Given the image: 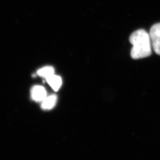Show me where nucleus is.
I'll use <instances>...</instances> for the list:
<instances>
[{"mask_svg": "<svg viewBox=\"0 0 160 160\" xmlns=\"http://www.w3.org/2000/svg\"><path fill=\"white\" fill-rule=\"evenodd\" d=\"M129 41L133 47L131 56L134 59L148 57L151 55V41L149 33L143 29H139L132 33Z\"/></svg>", "mask_w": 160, "mask_h": 160, "instance_id": "obj_1", "label": "nucleus"}, {"mask_svg": "<svg viewBox=\"0 0 160 160\" xmlns=\"http://www.w3.org/2000/svg\"><path fill=\"white\" fill-rule=\"evenodd\" d=\"M37 73L40 77L47 78L55 74V70L51 66H46L39 69Z\"/></svg>", "mask_w": 160, "mask_h": 160, "instance_id": "obj_6", "label": "nucleus"}, {"mask_svg": "<svg viewBox=\"0 0 160 160\" xmlns=\"http://www.w3.org/2000/svg\"><path fill=\"white\" fill-rule=\"evenodd\" d=\"M57 101V97L56 95L53 94L47 97L42 102V108L45 110L51 109L55 106Z\"/></svg>", "mask_w": 160, "mask_h": 160, "instance_id": "obj_5", "label": "nucleus"}, {"mask_svg": "<svg viewBox=\"0 0 160 160\" xmlns=\"http://www.w3.org/2000/svg\"><path fill=\"white\" fill-rule=\"evenodd\" d=\"M46 80L49 85L55 92L58 91L62 85L61 78L58 75H56L55 74L46 78Z\"/></svg>", "mask_w": 160, "mask_h": 160, "instance_id": "obj_4", "label": "nucleus"}, {"mask_svg": "<svg viewBox=\"0 0 160 160\" xmlns=\"http://www.w3.org/2000/svg\"><path fill=\"white\" fill-rule=\"evenodd\" d=\"M149 36L154 51L160 55V23L155 24L151 27Z\"/></svg>", "mask_w": 160, "mask_h": 160, "instance_id": "obj_2", "label": "nucleus"}, {"mask_svg": "<svg viewBox=\"0 0 160 160\" xmlns=\"http://www.w3.org/2000/svg\"><path fill=\"white\" fill-rule=\"evenodd\" d=\"M31 97L34 101L42 102L47 97L45 88L42 86H34L31 90Z\"/></svg>", "mask_w": 160, "mask_h": 160, "instance_id": "obj_3", "label": "nucleus"}]
</instances>
